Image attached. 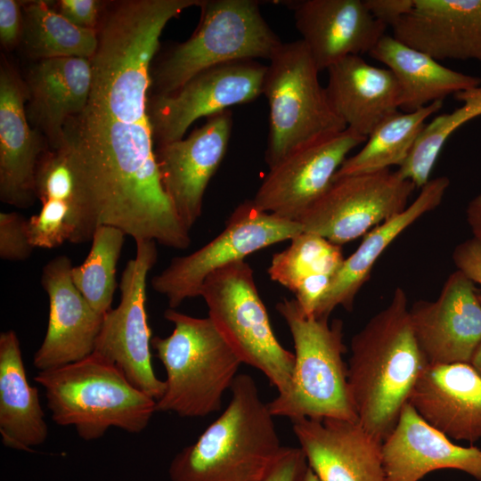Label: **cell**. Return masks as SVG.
Masks as SVG:
<instances>
[{"label": "cell", "mask_w": 481, "mask_h": 481, "mask_svg": "<svg viewBox=\"0 0 481 481\" xmlns=\"http://www.w3.org/2000/svg\"><path fill=\"white\" fill-rule=\"evenodd\" d=\"M200 0H128L97 28L85 110L65 128L88 222L139 240L185 249L190 231L161 183L149 114L151 63L167 23Z\"/></svg>", "instance_id": "cell-1"}, {"label": "cell", "mask_w": 481, "mask_h": 481, "mask_svg": "<svg viewBox=\"0 0 481 481\" xmlns=\"http://www.w3.org/2000/svg\"><path fill=\"white\" fill-rule=\"evenodd\" d=\"M350 351L347 382L357 420L383 442L428 365L402 288L397 287L387 306L354 335Z\"/></svg>", "instance_id": "cell-2"}, {"label": "cell", "mask_w": 481, "mask_h": 481, "mask_svg": "<svg viewBox=\"0 0 481 481\" xmlns=\"http://www.w3.org/2000/svg\"><path fill=\"white\" fill-rule=\"evenodd\" d=\"M225 410L172 460L171 481H263L284 446L255 379L238 374Z\"/></svg>", "instance_id": "cell-3"}, {"label": "cell", "mask_w": 481, "mask_h": 481, "mask_svg": "<svg viewBox=\"0 0 481 481\" xmlns=\"http://www.w3.org/2000/svg\"><path fill=\"white\" fill-rule=\"evenodd\" d=\"M34 380L45 389L52 420L59 426L75 428L85 441L102 437L110 428L138 434L157 412L155 399L94 353L38 371Z\"/></svg>", "instance_id": "cell-4"}, {"label": "cell", "mask_w": 481, "mask_h": 481, "mask_svg": "<svg viewBox=\"0 0 481 481\" xmlns=\"http://www.w3.org/2000/svg\"><path fill=\"white\" fill-rule=\"evenodd\" d=\"M275 307L291 333L295 363L286 392L267 403L271 413L291 421H358L344 361L342 321L306 315L295 299L284 298Z\"/></svg>", "instance_id": "cell-5"}, {"label": "cell", "mask_w": 481, "mask_h": 481, "mask_svg": "<svg viewBox=\"0 0 481 481\" xmlns=\"http://www.w3.org/2000/svg\"><path fill=\"white\" fill-rule=\"evenodd\" d=\"M164 317L174 329L166 338L151 339L166 371L165 390L156 401V412L183 418L219 412L241 361L208 316L193 317L167 308Z\"/></svg>", "instance_id": "cell-6"}, {"label": "cell", "mask_w": 481, "mask_h": 481, "mask_svg": "<svg viewBox=\"0 0 481 481\" xmlns=\"http://www.w3.org/2000/svg\"><path fill=\"white\" fill-rule=\"evenodd\" d=\"M199 25L151 76L155 94H167L200 72L239 60H270L282 44L254 0H201Z\"/></svg>", "instance_id": "cell-7"}, {"label": "cell", "mask_w": 481, "mask_h": 481, "mask_svg": "<svg viewBox=\"0 0 481 481\" xmlns=\"http://www.w3.org/2000/svg\"><path fill=\"white\" fill-rule=\"evenodd\" d=\"M319 72L301 39L282 43L269 60L262 94L269 105V168L297 149L346 128L329 103Z\"/></svg>", "instance_id": "cell-8"}, {"label": "cell", "mask_w": 481, "mask_h": 481, "mask_svg": "<svg viewBox=\"0 0 481 481\" xmlns=\"http://www.w3.org/2000/svg\"><path fill=\"white\" fill-rule=\"evenodd\" d=\"M200 297L208 317L241 363L262 372L278 394L285 393L294 353L274 335L251 266L240 260L212 273L203 282Z\"/></svg>", "instance_id": "cell-9"}, {"label": "cell", "mask_w": 481, "mask_h": 481, "mask_svg": "<svg viewBox=\"0 0 481 481\" xmlns=\"http://www.w3.org/2000/svg\"><path fill=\"white\" fill-rule=\"evenodd\" d=\"M302 232L298 222L263 211L247 200L234 208L216 238L187 256L174 257L151 279V287L175 309L184 300L200 297L203 282L212 273Z\"/></svg>", "instance_id": "cell-10"}, {"label": "cell", "mask_w": 481, "mask_h": 481, "mask_svg": "<svg viewBox=\"0 0 481 481\" xmlns=\"http://www.w3.org/2000/svg\"><path fill=\"white\" fill-rule=\"evenodd\" d=\"M415 188L391 169L334 178L297 222L303 232L341 246L404 211Z\"/></svg>", "instance_id": "cell-11"}, {"label": "cell", "mask_w": 481, "mask_h": 481, "mask_svg": "<svg viewBox=\"0 0 481 481\" xmlns=\"http://www.w3.org/2000/svg\"><path fill=\"white\" fill-rule=\"evenodd\" d=\"M136 255L123 270L120 303L104 315L94 354L115 365L138 389L156 401L164 393L151 364V331L146 311V279L157 261L156 241H136Z\"/></svg>", "instance_id": "cell-12"}, {"label": "cell", "mask_w": 481, "mask_h": 481, "mask_svg": "<svg viewBox=\"0 0 481 481\" xmlns=\"http://www.w3.org/2000/svg\"><path fill=\"white\" fill-rule=\"evenodd\" d=\"M266 65L239 60L195 75L177 90L149 98V114L156 146L183 138L202 117L248 103L263 94Z\"/></svg>", "instance_id": "cell-13"}, {"label": "cell", "mask_w": 481, "mask_h": 481, "mask_svg": "<svg viewBox=\"0 0 481 481\" xmlns=\"http://www.w3.org/2000/svg\"><path fill=\"white\" fill-rule=\"evenodd\" d=\"M366 139L346 127L297 149L269 168L252 201L263 211L297 222L327 190L347 154Z\"/></svg>", "instance_id": "cell-14"}, {"label": "cell", "mask_w": 481, "mask_h": 481, "mask_svg": "<svg viewBox=\"0 0 481 481\" xmlns=\"http://www.w3.org/2000/svg\"><path fill=\"white\" fill-rule=\"evenodd\" d=\"M232 127V111L225 110L208 117L187 138L155 147L165 192L189 231L201 216L206 189L225 156Z\"/></svg>", "instance_id": "cell-15"}, {"label": "cell", "mask_w": 481, "mask_h": 481, "mask_svg": "<svg viewBox=\"0 0 481 481\" xmlns=\"http://www.w3.org/2000/svg\"><path fill=\"white\" fill-rule=\"evenodd\" d=\"M410 317L428 364L470 363L481 342V301L463 273H452L436 300L414 303Z\"/></svg>", "instance_id": "cell-16"}, {"label": "cell", "mask_w": 481, "mask_h": 481, "mask_svg": "<svg viewBox=\"0 0 481 481\" xmlns=\"http://www.w3.org/2000/svg\"><path fill=\"white\" fill-rule=\"evenodd\" d=\"M72 263L65 255L43 268L41 284L49 298L45 338L34 355L38 371L80 361L94 353L103 315L97 313L75 286Z\"/></svg>", "instance_id": "cell-17"}, {"label": "cell", "mask_w": 481, "mask_h": 481, "mask_svg": "<svg viewBox=\"0 0 481 481\" xmlns=\"http://www.w3.org/2000/svg\"><path fill=\"white\" fill-rule=\"evenodd\" d=\"M295 25L319 71L350 55L369 53L387 26L364 0L288 1Z\"/></svg>", "instance_id": "cell-18"}, {"label": "cell", "mask_w": 481, "mask_h": 481, "mask_svg": "<svg viewBox=\"0 0 481 481\" xmlns=\"http://www.w3.org/2000/svg\"><path fill=\"white\" fill-rule=\"evenodd\" d=\"M292 429L320 481H387L382 442L358 421L302 419Z\"/></svg>", "instance_id": "cell-19"}, {"label": "cell", "mask_w": 481, "mask_h": 481, "mask_svg": "<svg viewBox=\"0 0 481 481\" xmlns=\"http://www.w3.org/2000/svg\"><path fill=\"white\" fill-rule=\"evenodd\" d=\"M25 82L7 62L0 69V200L19 208L35 203L36 172L49 149L29 123Z\"/></svg>", "instance_id": "cell-20"}, {"label": "cell", "mask_w": 481, "mask_h": 481, "mask_svg": "<svg viewBox=\"0 0 481 481\" xmlns=\"http://www.w3.org/2000/svg\"><path fill=\"white\" fill-rule=\"evenodd\" d=\"M382 459L387 481H420L440 469L460 470L481 481V449L453 443L409 403L382 442Z\"/></svg>", "instance_id": "cell-21"}, {"label": "cell", "mask_w": 481, "mask_h": 481, "mask_svg": "<svg viewBox=\"0 0 481 481\" xmlns=\"http://www.w3.org/2000/svg\"><path fill=\"white\" fill-rule=\"evenodd\" d=\"M393 37L437 61L481 63V0H414Z\"/></svg>", "instance_id": "cell-22"}, {"label": "cell", "mask_w": 481, "mask_h": 481, "mask_svg": "<svg viewBox=\"0 0 481 481\" xmlns=\"http://www.w3.org/2000/svg\"><path fill=\"white\" fill-rule=\"evenodd\" d=\"M408 403L450 439H481V374L470 363L428 364Z\"/></svg>", "instance_id": "cell-23"}, {"label": "cell", "mask_w": 481, "mask_h": 481, "mask_svg": "<svg viewBox=\"0 0 481 481\" xmlns=\"http://www.w3.org/2000/svg\"><path fill=\"white\" fill-rule=\"evenodd\" d=\"M90 59L66 57L37 61L26 78L27 116L46 138L49 149L64 142L69 121L86 108L92 87Z\"/></svg>", "instance_id": "cell-24"}, {"label": "cell", "mask_w": 481, "mask_h": 481, "mask_svg": "<svg viewBox=\"0 0 481 481\" xmlns=\"http://www.w3.org/2000/svg\"><path fill=\"white\" fill-rule=\"evenodd\" d=\"M327 70L329 103L347 128L368 137L383 120L399 111L401 89L387 68L350 55Z\"/></svg>", "instance_id": "cell-25"}, {"label": "cell", "mask_w": 481, "mask_h": 481, "mask_svg": "<svg viewBox=\"0 0 481 481\" xmlns=\"http://www.w3.org/2000/svg\"><path fill=\"white\" fill-rule=\"evenodd\" d=\"M449 185L447 176L430 179L404 211L367 232L357 249L344 259L314 317L329 318L338 306L351 311L357 293L383 252L405 229L441 204Z\"/></svg>", "instance_id": "cell-26"}, {"label": "cell", "mask_w": 481, "mask_h": 481, "mask_svg": "<svg viewBox=\"0 0 481 481\" xmlns=\"http://www.w3.org/2000/svg\"><path fill=\"white\" fill-rule=\"evenodd\" d=\"M0 434L6 447L29 452L48 436L38 389L28 380L12 330L0 334Z\"/></svg>", "instance_id": "cell-27"}, {"label": "cell", "mask_w": 481, "mask_h": 481, "mask_svg": "<svg viewBox=\"0 0 481 481\" xmlns=\"http://www.w3.org/2000/svg\"><path fill=\"white\" fill-rule=\"evenodd\" d=\"M368 54L395 77L404 112L443 102L449 94L481 85L480 77L452 70L391 36H383Z\"/></svg>", "instance_id": "cell-28"}, {"label": "cell", "mask_w": 481, "mask_h": 481, "mask_svg": "<svg viewBox=\"0 0 481 481\" xmlns=\"http://www.w3.org/2000/svg\"><path fill=\"white\" fill-rule=\"evenodd\" d=\"M344 259L341 246L302 232L273 256L268 274L294 293L306 315L314 316Z\"/></svg>", "instance_id": "cell-29"}, {"label": "cell", "mask_w": 481, "mask_h": 481, "mask_svg": "<svg viewBox=\"0 0 481 481\" xmlns=\"http://www.w3.org/2000/svg\"><path fill=\"white\" fill-rule=\"evenodd\" d=\"M435 102L412 112L397 111L383 120L367 137L362 149L346 158L334 178L401 167L408 158L428 118L441 110ZM333 178V179H334Z\"/></svg>", "instance_id": "cell-30"}, {"label": "cell", "mask_w": 481, "mask_h": 481, "mask_svg": "<svg viewBox=\"0 0 481 481\" xmlns=\"http://www.w3.org/2000/svg\"><path fill=\"white\" fill-rule=\"evenodd\" d=\"M21 43L36 61L80 57L91 59L98 46L97 29L77 27L47 1L23 3Z\"/></svg>", "instance_id": "cell-31"}, {"label": "cell", "mask_w": 481, "mask_h": 481, "mask_svg": "<svg viewBox=\"0 0 481 481\" xmlns=\"http://www.w3.org/2000/svg\"><path fill=\"white\" fill-rule=\"evenodd\" d=\"M453 96L462 102L461 106L426 123L408 158L397 169L416 188H422L430 180L437 157L451 135L465 123L481 116V85Z\"/></svg>", "instance_id": "cell-32"}, {"label": "cell", "mask_w": 481, "mask_h": 481, "mask_svg": "<svg viewBox=\"0 0 481 481\" xmlns=\"http://www.w3.org/2000/svg\"><path fill=\"white\" fill-rule=\"evenodd\" d=\"M125 236L124 232L117 227L98 226L92 237V245L86 258L71 270L75 286L90 306L102 315L111 309L117 287L116 269Z\"/></svg>", "instance_id": "cell-33"}, {"label": "cell", "mask_w": 481, "mask_h": 481, "mask_svg": "<svg viewBox=\"0 0 481 481\" xmlns=\"http://www.w3.org/2000/svg\"><path fill=\"white\" fill-rule=\"evenodd\" d=\"M35 247L28 232V219L17 212L0 213V257L7 261L28 259Z\"/></svg>", "instance_id": "cell-34"}, {"label": "cell", "mask_w": 481, "mask_h": 481, "mask_svg": "<svg viewBox=\"0 0 481 481\" xmlns=\"http://www.w3.org/2000/svg\"><path fill=\"white\" fill-rule=\"evenodd\" d=\"M53 8L72 24L88 29H97L100 24L102 3L95 0H59Z\"/></svg>", "instance_id": "cell-35"}, {"label": "cell", "mask_w": 481, "mask_h": 481, "mask_svg": "<svg viewBox=\"0 0 481 481\" xmlns=\"http://www.w3.org/2000/svg\"><path fill=\"white\" fill-rule=\"evenodd\" d=\"M307 467L300 447L284 446L263 481H300Z\"/></svg>", "instance_id": "cell-36"}, {"label": "cell", "mask_w": 481, "mask_h": 481, "mask_svg": "<svg viewBox=\"0 0 481 481\" xmlns=\"http://www.w3.org/2000/svg\"><path fill=\"white\" fill-rule=\"evenodd\" d=\"M22 5L16 0H0V41L7 49L13 48L21 41Z\"/></svg>", "instance_id": "cell-37"}, {"label": "cell", "mask_w": 481, "mask_h": 481, "mask_svg": "<svg viewBox=\"0 0 481 481\" xmlns=\"http://www.w3.org/2000/svg\"><path fill=\"white\" fill-rule=\"evenodd\" d=\"M457 270L463 273L481 289V244L474 238L457 245L452 252ZM481 301V295H479Z\"/></svg>", "instance_id": "cell-38"}, {"label": "cell", "mask_w": 481, "mask_h": 481, "mask_svg": "<svg viewBox=\"0 0 481 481\" xmlns=\"http://www.w3.org/2000/svg\"><path fill=\"white\" fill-rule=\"evenodd\" d=\"M370 12L391 28L413 7L414 0H364Z\"/></svg>", "instance_id": "cell-39"}, {"label": "cell", "mask_w": 481, "mask_h": 481, "mask_svg": "<svg viewBox=\"0 0 481 481\" xmlns=\"http://www.w3.org/2000/svg\"><path fill=\"white\" fill-rule=\"evenodd\" d=\"M466 219L472 232V238L481 244V193L468 203Z\"/></svg>", "instance_id": "cell-40"}, {"label": "cell", "mask_w": 481, "mask_h": 481, "mask_svg": "<svg viewBox=\"0 0 481 481\" xmlns=\"http://www.w3.org/2000/svg\"><path fill=\"white\" fill-rule=\"evenodd\" d=\"M469 363L481 374V342L475 350Z\"/></svg>", "instance_id": "cell-41"}, {"label": "cell", "mask_w": 481, "mask_h": 481, "mask_svg": "<svg viewBox=\"0 0 481 481\" xmlns=\"http://www.w3.org/2000/svg\"><path fill=\"white\" fill-rule=\"evenodd\" d=\"M300 481H320V479L308 466Z\"/></svg>", "instance_id": "cell-42"}]
</instances>
